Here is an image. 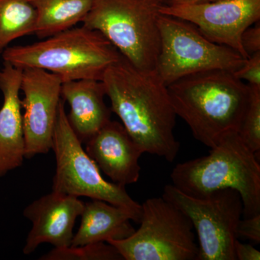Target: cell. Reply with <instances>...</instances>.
<instances>
[{
  "label": "cell",
  "instance_id": "1",
  "mask_svg": "<svg viewBox=\"0 0 260 260\" xmlns=\"http://www.w3.org/2000/svg\"><path fill=\"white\" fill-rule=\"evenodd\" d=\"M102 81L111 111L144 153L174 161L180 148L174 134L177 114L167 85L156 71L138 69L121 55Z\"/></svg>",
  "mask_w": 260,
  "mask_h": 260
},
{
  "label": "cell",
  "instance_id": "2",
  "mask_svg": "<svg viewBox=\"0 0 260 260\" xmlns=\"http://www.w3.org/2000/svg\"><path fill=\"white\" fill-rule=\"evenodd\" d=\"M167 87L174 112L200 143L213 148L226 135L239 132L250 99V86L232 72H201Z\"/></svg>",
  "mask_w": 260,
  "mask_h": 260
},
{
  "label": "cell",
  "instance_id": "3",
  "mask_svg": "<svg viewBox=\"0 0 260 260\" xmlns=\"http://www.w3.org/2000/svg\"><path fill=\"white\" fill-rule=\"evenodd\" d=\"M171 179L179 190L196 198L236 189L242 198L243 218L260 214L259 164L238 133L226 135L208 155L178 164Z\"/></svg>",
  "mask_w": 260,
  "mask_h": 260
},
{
  "label": "cell",
  "instance_id": "4",
  "mask_svg": "<svg viewBox=\"0 0 260 260\" xmlns=\"http://www.w3.org/2000/svg\"><path fill=\"white\" fill-rule=\"evenodd\" d=\"M114 46L97 30L82 25L26 46L5 49L4 62L54 73L63 83L102 80L107 68L120 57Z\"/></svg>",
  "mask_w": 260,
  "mask_h": 260
},
{
  "label": "cell",
  "instance_id": "5",
  "mask_svg": "<svg viewBox=\"0 0 260 260\" xmlns=\"http://www.w3.org/2000/svg\"><path fill=\"white\" fill-rule=\"evenodd\" d=\"M162 0H94L83 25L102 34L121 56L144 71L155 70L160 49Z\"/></svg>",
  "mask_w": 260,
  "mask_h": 260
},
{
  "label": "cell",
  "instance_id": "6",
  "mask_svg": "<svg viewBox=\"0 0 260 260\" xmlns=\"http://www.w3.org/2000/svg\"><path fill=\"white\" fill-rule=\"evenodd\" d=\"M70 126L61 99L58 109L51 150L56 158L52 191L90 200H99L127 210L139 224L142 205L133 200L124 186L104 179L95 161L83 148Z\"/></svg>",
  "mask_w": 260,
  "mask_h": 260
},
{
  "label": "cell",
  "instance_id": "7",
  "mask_svg": "<svg viewBox=\"0 0 260 260\" xmlns=\"http://www.w3.org/2000/svg\"><path fill=\"white\" fill-rule=\"evenodd\" d=\"M139 224L129 237L108 242L124 260L198 259L199 246L190 219L162 197L145 200Z\"/></svg>",
  "mask_w": 260,
  "mask_h": 260
},
{
  "label": "cell",
  "instance_id": "8",
  "mask_svg": "<svg viewBox=\"0 0 260 260\" xmlns=\"http://www.w3.org/2000/svg\"><path fill=\"white\" fill-rule=\"evenodd\" d=\"M160 49L155 71L166 85L201 72H234L245 62L242 55L210 41L195 25L182 19L160 14Z\"/></svg>",
  "mask_w": 260,
  "mask_h": 260
},
{
  "label": "cell",
  "instance_id": "9",
  "mask_svg": "<svg viewBox=\"0 0 260 260\" xmlns=\"http://www.w3.org/2000/svg\"><path fill=\"white\" fill-rule=\"evenodd\" d=\"M162 198L190 219L199 240L197 260H237L234 245L244 211L239 191L223 189L196 198L167 184Z\"/></svg>",
  "mask_w": 260,
  "mask_h": 260
},
{
  "label": "cell",
  "instance_id": "10",
  "mask_svg": "<svg viewBox=\"0 0 260 260\" xmlns=\"http://www.w3.org/2000/svg\"><path fill=\"white\" fill-rule=\"evenodd\" d=\"M160 14L193 24L210 41L237 51L244 59L242 35L260 20V0H215L196 5L164 4Z\"/></svg>",
  "mask_w": 260,
  "mask_h": 260
},
{
  "label": "cell",
  "instance_id": "11",
  "mask_svg": "<svg viewBox=\"0 0 260 260\" xmlns=\"http://www.w3.org/2000/svg\"><path fill=\"white\" fill-rule=\"evenodd\" d=\"M62 81L57 75L38 68H24L20 90L25 158L47 154L52 147Z\"/></svg>",
  "mask_w": 260,
  "mask_h": 260
},
{
  "label": "cell",
  "instance_id": "12",
  "mask_svg": "<svg viewBox=\"0 0 260 260\" xmlns=\"http://www.w3.org/2000/svg\"><path fill=\"white\" fill-rule=\"evenodd\" d=\"M84 205L79 198L52 191L28 205L23 215L32 223L26 238L24 254H32L44 243L54 248L71 246L73 229Z\"/></svg>",
  "mask_w": 260,
  "mask_h": 260
},
{
  "label": "cell",
  "instance_id": "13",
  "mask_svg": "<svg viewBox=\"0 0 260 260\" xmlns=\"http://www.w3.org/2000/svg\"><path fill=\"white\" fill-rule=\"evenodd\" d=\"M85 144V152L114 184L125 187L139 179L144 152L121 123L109 121Z\"/></svg>",
  "mask_w": 260,
  "mask_h": 260
},
{
  "label": "cell",
  "instance_id": "14",
  "mask_svg": "<svg viewBox=\"0 0 260 260\" xmlns=\"http://www.w3.org/2000/svg\"><path fill=\"white\" fill-rule=\"evenodd\" d=\"M23 69L4 62L0 70V178L21 167L25 159L20 85Z\"/></svg>",
  "mask_w": 260,
  "mask_h": 260
},
{
  "label": "cell",
  "instance_id": "15",
  "mask_svg": "<svg viewBox=\"0 0 260 260\" xmlns=\"http://www.w3.org/2000/svg\"><path fill=\"white\" fill-rule=\"evenodd\" d=\"M105 95L102 80H73L61 85V99L70 107L68 121L82 143L111 120L112 111L104 102Z\"/></svg>",
  "mask_w": 260,
  "mask_h": 260
},
{
  "label": "cell",
  "instance_id": "16",
  "mask_svg": "<svg viewBox=\"0 0 260 260\" xmlns=\"http://www.w3.org/2000/svg\"><path fill=\"white\" fill-rule=\"evenodd\" d=\"M79 229L71 246L126 239L135 232L133 215L127 210L99 200L85 203Z\"/></svg>",
  "mask_w": 260,
  "mask_h": 260
},
{
  "label": "cell",
  "instance_id": "17",
  "mask_svg": "<svg viewBox=\"0 0 260 260\" xmlns=\"http://www.w3.org/2000/svg\"><path fill=\"white\" fill-rule=\"evenodd\" d=\"M37 13L34 34L39 39L73 28L83 23L94 0H28Z\"/></svg>",
  "mask_w": 260,
  "mask_h": 260
},
{
  "label": "cell",
  "instance_id": "18",
  "mask_svg": "<svg viewBox=\"0 0 260 260\" xmlns=\"http://www.w3.org/2000/svg\"><path fill=\"white\" fill-rule=\"evenodd\" d=\"M37 13L28 0H0V56L19 38L34 34Z\"/></svg>",
  "mask_w": 260,
  "mask_h": 260
},
{
  "label": "cell",
  "instance_id": "19",
  "mask_svg": "<svg viewBox=\"0 0 260 260\" xmlns=\"http://www.w3.org/2000/svg\"><path fill=\"white\" fill-rule=\"evenodd\" d=\"M42 260H124L117 249L108 242L54 248L39 258Z\"/></svg>",
  "mask_w": 260,
  "mask_h": 260
},
{
  "label": "cell",
  "instance_id": "20",
  "mask_svg": "<svg viewBox=\"0 0 260 260\" xmlns=\"http://www.w3.org/2000/svg\"><path fill=\"white\" fill-rule=\"evenodd\" d=\"M250 86V99L238 134L257 156L260 152V88Z\"/></svg>",
  "mask_w": 260,
  "mask_h": 260
},
{
  "label": "cell",
  "instance_id": "21",
  "mask_svg": "<svg viewBox=\"0 0 260 260\" xmlns=\"http://www.w3.org/2000/svg\"><path fill=\"white\" fill-rule=\"evenodd\" d=\"M233 73L248 85L260 88V51L249 56L244 64Z\"/></svg>",
  "mask_w": 260,
  "mask_h": 260
},
{
  "label": "cell",
  "instance_id": "22",
  "mask_svg": "<svg viewBox=\"0 0 260 260\" xmlns=\"http://www.w3.org/2000/svg\"><path fill=\"white\" fill-rule=\"evenodd\" d=\"M238 237L246 238L256 244L260 242V214L241 219L237 228Z\"/></svg>",
  "mask_w": 260,
  "mask_h": 260
},
{
  "label": "cell",
  "instance_id": "23",
  "mask_svg": "<svg viewBox=\"0 0 260 260\" xmlns=\"http://www.w3.org/2000/svg\"><path fill=\"white\" fill-rule=\"evenodd\" d=\"M260 20L243 32L242 45L248 56L260 51Z\"/></svg>",
  "mask_w": 260,
  "mask_h": 260
},
{
  "label": "cell",
  "instance_id": "24",
  "mask_svg": "<svg viewBox=\"0 0 260 260\" xmlns=\"http://www.w3.org/2000/svg\"><path fill=\"white\" fill-rule=\"evenodd\" d=\"M237 260H259L260 251L250 244H243L238 239L234 245Z\"/></svg>",
  "mask_w": 260,
  "mask_h": 260
},
{
  "label": "cell",
  "instance_id": "25",
  "mask_svg": "<svg viewBox=\"0 0 260 260\" xmlns=\"http://www.w3.org/2000/svg\"><path fill=\"white\" fill-rule=\"evenodd\" d=\"M210 0H167L166 4L169 5H196L207 3Z\"/></svg>",
  "mask_w": 260,
  "mask_h": 260
},
{
  "label": "cell",
  "instance_id": "26",
  "mask_svg": "<svg viewBox=\"0 0 260 260\" xmlns=\"http://www.w3.org/2000/svg\"><path fill=\"white\" fill-rule=\"evenodd\" d=\"M162 1H164V3H165V4H166V3H167V0H162Z\"/></svg>",
  "mask_w": 260,
  "mask_h": 260
},
{
  "label": "cell",
  "instance_id": "27",
  "mask_svg": "<svg viewBox=\"0 0 260 260\" xmlns=\"http://www.w3.org/2000/svg\"><path fill=\"white\" fill-rule=\"evenodd\" d=\"M210 1H215V0H210Z\"/></svg>",
  "mask_w": 260,
  "mask_h": 260
}]
</instances>
